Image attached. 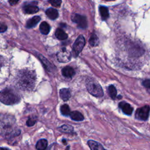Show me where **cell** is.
Instances as JSON below:
<instances>
[{"label":"cell","instance_id":"cell-20","mask_svg":"<svg viewBox=\"0 0 150 150\" xmlns=\"http://www.w3.org/2000/svg\"><path fill=\"white\" fill-rule=\"evenodd\" d=\"M99 11L103 20H106L109 17V9L107 7L100 6L99 7Z\"/></svg>","mask_w":150,"mask_h":150},{"label":"cell","instance_id":"cell-30","mask_svg":"<svg viewBox=\"0 0 150 150\" xmlns=\"http://www.w3.org/2000/svg\"><path fill=\"white\" fill-rule=\"evenodd\" d=\"M20 0H9V3L11 5H16Z\"/></svg>","mask_w":150,"mask_h":150},{"label":"cell","instance_id":"cell-26","mask_svg":"<svg viewBox=\"0 0 150 150\" xmlns=\"http://www.w3.org/2000/svg\"><path fill=\"white\" fill-rule=\"evenodd\" d=\"M48 2L54 7H59L61 5L62 0H48Z\"/></svg>","mask_w":150,"mask_h":150},{"label":"cell","instance_id":"cell-17","mask_svg":"<svg viewBox=\"0 0 150 150\" xmlns=\"http://www.w3.org/2000/svg\"><path fill=\"white\" fill-rule=\"evenodd\" d=\"M39 59L41 61L42 63L43 64L45 68L48 71H52L53 66L48 61V60L47 59L43 56L40 55L39 56Z\"/></svg>","mask_w":150,"mask_h":150},{"label":"cell","instance_id":"cell-24","mask_svg":"<svg viewBox=\"0 0 150 150\" xmlns=\"http://www.w3.org/2000/svg\"><path fill=\"white\" fill-rule=\"evenodd\" d=\"M59 130L61 132L66 133H71L73 131V128L69 125H63L59 128Z\"/></svg>","mask_w":150,"mask_h":150},{"label":"cell","instance_id":"cell-27","mask_svg":"<svg viewBox=\"0 0 150 150\" xmlns=\"http://www.w3.org/2000/svg\"><path fill=\"white\" fill-rule=\"evenodd\" d=\"M35 123H36V120H35L34 118H29L26 122V125L28 127H32V126H34Z\"/></svg>","mask_w":150,"mask_h":150},{"label":"cell","instance_id":"cell-25","mask_svg":"<svg viewBox=\"0 0 150 150\" xmlns=\"http://www.w3.org/2000/svg\"><path fill=\"white\" fill-rule=\"evenodd\" d=\"M61 113L65 116H70V110L68 104H64L61 107Z\"/></svg>","mask_w":150,"mask_h":150},{"label":"cell","instance_id":"cell-31","mask_svg":"<svg viewBox=\"0 0 150 150\" xmlns=\"http://www.w3.org/2000/svg\"><path fill=\"white\" fill-rule=\"evenodd\" d=\"M104 1H114V0H104Z\"/></svg>","mask_w":150,"mask_h":150},{"label":"cell","instance_id":"cell-19","mask_svg":"<svg viewBox=\"0 0 150 150\" xmlns=\"http://www.w3.org/2000/svg\"><path fill=\"white\" fill-rule=\"evenodd\" d=\"M56 37L60 40H65L68 38V34L61 28H57L55 32Z\"/></svg>","mask_w":150,"mask_h":150},{"label":"cell","instance_id":"cell-11","mask_svg":"<svg viewBox=\"0 0 150 150\" xmlns=\"http://www.w3.org/2000/svg\"><path fill=\"white\" fill-rule=\"evenodd\" d=\"M46 14L49 18L52 20H56L59 16L58 11L56 9L52 8H50L48 9L46 11Z\"/></svg>","mask_w":150,"mask_h":150},{"label":"cell","instance_id":"cell-10","mask_svg":"<svg viewBox=\"0 0 150 150\" xmlns=\"http://www.w3.org/2000/svg\"><path fill=\"white\" fill-rule=\"evenodd\" d=\"M62 73L64 76L68 78H70L74 76L75 72L72 68L70 66H66L62 69Z\"/></svg>","mask_w":150,"mask_h":150},{"label":"cell","instance_id":"cell-18","mask_svg":"<svg viewBox=\"0 0 150 150\" xmlns=\"http://www.w3.org/2000/svg\"><path fill=\"white\" fill-rule=\"evenodd\" d=\"M87 144L92 150H102L104 149V147L99 143L93 141V140H89L87 142Z\"/></svg>","mask_w":150,"mask_h":150},{"label":"cell","instance_id":"cell-5","mask_svg":"<svg viewBox=\"0 0 150 150\" xmlns=\"http://www.w3.org/2000/svg\"><path fill=\"white\" fill-rule=\"evenodd\" d=\"M85 45V39L83 35H80L75 41L73 46V55L74 57H78L82 52Z\"/></svg>","mask_w":150,"mask_h":150},{"label":"cell","instance_id":"cell-23","mask_svg":"<svg viewBox=\"0 0 150 150\" xmlns=\"http://www.w3.org/2000/svg\"><path fill=\"white\" fill-rule=\"evenodd\" d=\"M108 92L111 99H115L117 96V90L113 85H110L108 87Z\"/></svg>","mask_w":150,"mask_h":150},{"label":"cell","instance_id":"cell-7","mask_svg":"<svg viewBox=\"0 0 150 150\" xmlns=\"http://www.w3.org/2000/svg\"><path fill=\"white\" fill-rule=\"evenodd\" d=\"M149 111V107L148 106H145L137 109L136 113V117L137 119L140 120L145 121L148 117Z\"/></svg>","mask_w":150,"mask_h":150},{"label":"cell","instance_id":"cell-9","mask_svg":"<svg viewBox=\"0 0 150 150\" xmlns=\"http://www.w3.org/2000/svg\"><path fill=\"white\" fill-rule=\"evenodd\" d=\"M118 106L122 110L123 113L127 115H131L133 111L132 107L130 106V104L126 102L122 101L120 103Z\"/></svg>","mask_w":150,"mask_h":150},{"label":"cell","instance_id":"cell-21","mask_svg":"<svg viewBox=\"0 0 150 150\" xmlns=\"http://www.w3.org/2000/svg\"><path fill=\"white\" fill-rule=\"evenodd\" d=\"M48 146V141L45 139H41L39 140L36 144V148L39 150L45 149Z\"/></svg>","mask_w":150,"mask_h":150},{"label":"cell","instance_id":"cell-12","mask_svg":"<svg viewBox=\"0 0 150 150\" xmlns=\"http://www.w3.org/2000/svg\"><path fill=\"white\" fill-rule=\"evenodd\" d=\"M41 21V17L39 16H35L33 18L29 20L27 22L26 26L28 28H31L35 26L38 23Z\"/></svg>","mask_w":150,"mask_h":150},{"label":"cell","instance_id":"cell-3","mask_svg":"<svg viewBox=\"0 0 150 150\" xmlns=\"http://www.w3.org/2000/svg\"><path fill=\"white\" fill-rule=\"evenodd\" d=\"M15 124V119L13 117H4L2 118L1 127V131L4 132L5 135H10L13 134L14 136H18L20 134V130H16L13 129V125Z\"/></svg>","mask_w":150,"mask_h":150},{"label":"cell","instance_id":"cell-13","mask_svg":"<svg viewBox=\"0 0 150 150\" xmlns=\"http://www.w3.org/2000/svg\"><path fill=\"white\" fill-rule=\"evenodd\" d=\"M70 118L74 121L81 122L84 120V117L82 114L78 111H74L70 113Z\"/></svg>","mask_w":150,"mask_h":150},{"label":"cell","instance_id":"cell-1","mask_svg":"<svg viewBox=\"0 0 150 150\" xmlns=\"http://www.w3.org/2000/svg\"><path fill=\"white\" fill-rule=\"evenodd\" d=\"M17 82L18 86L22 90H32L36 82L35 73L31 70H23L18 74Z\"/></svg>","mask_w":150,"mask_h":150},{"label":"cell","instance_id":"cell-16","mask_svg":"<svg viewBox=\"0 0 150 150\" xmlns=\"http://www.w3.org/2000/svg\"><path fill=\"white\" fill-rule=\"evenodd\" d=\"M41 32L43 35H48L51 30V26L47 22H43L39 26Z\"/></svg>","mask_w":150,"mask_h":150},{"label":"cell","instance_id":"cell-22","mask_svg":"<svg viewBox=\"0 0 150 150\" xmlns=\"http://www.w3.org/2000/svg\"><path fill=\"white\" fill-rule=\"evenodd\" d=\"M89 43L92 47H96L99 45V38L95 34H93L89 39Z\"/></svg>","mask_w":150,"mask_h":150},{"label":"cell","instance_id":"cell-6","mask_svg":"<svg viewBox=\"0 0 150 150\" xmlns=\"http://www.w3.org/2000/svg\"><path fill=\"white\" fill-rule=\"evenodd\" d=\"M72 21L76 23L78 26L82 29H85L87 26V19L84 16L81 15L74 14L72 16Z\"/></svg>","mask_w":150,"mask_h":150},{"label":"cell","instance_id":"cell-14","mask_svg":"<svg viewBox=\"0 0 150 150\" xmlns=\"http://www.w3.org/2000/svg\"><path fill=\"white\" fill-rule=\"evenodd\" d=\"M60 96L64 101H68L70 97V91L69 89L64 88L60 91Z\"/></svg>","mask_w":150,"mask_h":150},{"label":"cell","instance_id":"cell-2","mask_svg":"<svg viewBox=\"0 0 150 150\" xmlns=\"http://www.w3.org/2000/svg\"><path fill=\"white\" fill-rule=\"evenodd\" d=\"M0 100L4 104L7 105H11L16 104L20 101V97L19 95L10 88H6L1 92L0 94Z\"/></svg>","mask_w":150,"mask_h":150},{"label":"cell","instance_id":"cell-28","mask_svg":"<svg viewBox=\"0 0 150 150\" xmlns=\"http://www.w3.org/2000/svg\"><path fill=\"white\" fill-rule=\"evenodd\" d=\"M143 86L148 90H150V80L146 79L143 82Z\"/></svg>","mask_w":150,"mask_h":150},{"label":"cell","instance_id":"cell-29","mask_svg":"<svg viewBox=\"0 0 150 150\" xmlns=\"http://www.w3.org/2000/svg\"><path fill=\"white\" fill-rule=\"evenodd\" d=\"M7 29V26L5 24H1V26H0V32L3 33V32L6 31Z\"/></svg>","mask_w":150,"mask_h":150},{"label":"cell","instance_id":"cell-8","mask_svg":"<svg viewBox=\"0 0 150 150\" xmlns=\"http://www.w3.org/2000/svg\"><path fill=\"white\" fill-rule=\"evenodd\" d=\"M57 59L59 62H68L71 59V54L66 48H64L57 53Z\"/></svg>","mask_w":150,"mask_h":150},{"label":"cell","instance_id":"cell-4","mask_svg":"<svg viewBox=\"0 0 150 150\" xmlns=\"http://www.w3.org/2000/svg\"><path fill=\"white\" fill-rule=\"evenodd\" d=\"M86 87L88 92L95 97H100L104 95V93L101 86L93 79H89L87 80Z\"/></svg>","mask_w":150,"mask_h":150},{"label":"cell","instance_id":"cell-15","mask_svg":"<svg viewBox=\"0 0 150 150\" xmlns=\"http://www.w3.org/2000/svg\"><path fill=\"white\" fill-rule=\"evenodd\" d=\"M25 13L28 14H33L39 11V8L37 6L34 5H27L24 8Z\"/></svg>","mask_w":150,"mask_h":150}]
</instances>
